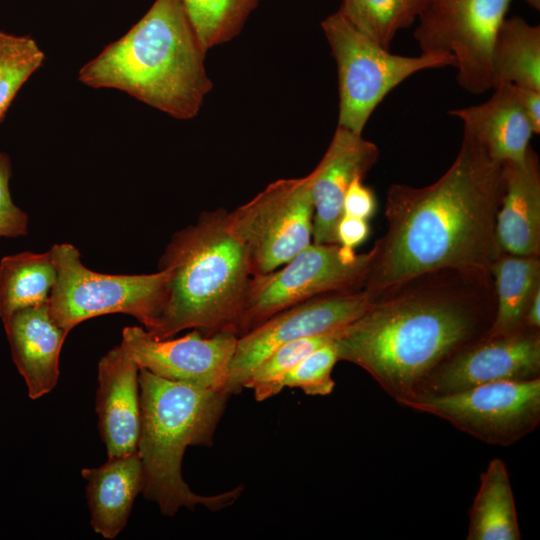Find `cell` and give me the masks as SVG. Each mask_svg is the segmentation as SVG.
Segmentation results:
<instances>
[{"label": "cell", "instance_id": "ffe728a7", "mask_svg": "<svg viewBox=\"0 0 540 540\" xmlns=\"http://www.w3.org/2000/svg\"><path fill=\"white\" fill-rule=\"evenodd\" d=\"M81 474L87 481L92 529L105 539H114L125 528L143 489V467L137 451L110 457L99 467L82 469Z\"/></svg>", "mask_w": 540, "mask_h": 540}, {"label": "cell", "instance_id": "836d02e7", "mask_svg": "<svg viewBox=\"0 0 540 540\" xmlns=\"http://www.w3.org/2000/svg\"><path fill=\"white\" fill-rule=\"evenodd\" d=\"M524 324L535 330H540V287L533 293L528 304Z\"/></svg>", "mask_w": 540, "mask_h": 540}, {"label": "cell", "instance_id": "ba28073f", "mask_svg": "<svg viewBox=\"0 0 540 540\" xmlns=\"http://www.w3.org/2000/svg\"><path fill=\"white\" fill-rule=\"evenodd\" d=\"M369 251L356 254L334 244L311 243L281 267L251 278L237 336L271 316L319 295L363 288Z\"/></svg>", "mask_w": 540, "mask_h": 540}, {"label": "cell", "instance_id": "9c48e42d", "mask_svg": "<svg viewBox=\"0 0 540 540\" xmlns=\"http://www.w3.org/2000/svg\"><path fill=\"white\" fill-rule=\"evenodd\" d=\"M511 0H428L414 38L421 53L454 59L459 85L471 94L494 87L492 47Z\"/></svg>", "mask_w": 540, "mask_h": 540}, {"label": "cell", "instance_id": "7c38bea8", "mask_svg": "<svg viewBox=\"0 0 540 540\" xmlns=\"http://www.w3.org/2000/svg\"><path fill=\"white\" fill-rule=\"evenodd\" d=\"M364 289L316 296L287 308L237 338L225 390L238 394L253 370L279 346L344 327L371 304Z\"/></svg>", "mask_w": 540, "mask_h": 540}, {"label": "cell", "instance_id": "5bb4252c", "mask_svg": "<svg viewBox=\"0 0 540 540\" xmlns=\"http://www.w3.org/2000/svg\"><path fill=\"white\" fill-rule=\"evenodd\" d=\"M237 338L231 332L204 336L193 329L180 338L157 339L143 327L128 326L122 331L121 345L139 368L155 375L202 388L225 390Z\"/></svg>", "mask_w": 540, "mask_h": 540}, {"label": "cell", "instance_id": "4fadbf2b", "mask_svg": "<svg viewBox=\"0 0 540 540\" xmlns=\"http://www.w3.org/2000/svg\"><path fill=\"white\" fill-rule=\"evenodd\" d=\"M539 377L540 330L525 325L505 334H486L461 348L429 374L414 397L445 395L491 382Z\"/></svg>", "mask_w": 540, "mask_h": 540}, {"label": "cell", "instance_id": "f546056e", "mask_svg": "<svg viewBox=\"0 0 540 540\" xmlns=\"http://www.w3.org/2000/svg\"><path fill=\"white\" fill-rule=\"evenodd\" d=\"M11 175L10 158L0 152V237L16 238L28 233V216L12 200L9 189Z\"/></svg>", "mask_w": 540, "mask_h": 540}, {"label": "cell", "instance_id": "8992f818", "mask_svg": "<svg viewBox=\"0 0 540 540\" xmlns=\"http://www.w3.org/2000/svg\"><path fill=\"white\" fill-rule=\"evenodd\" d=\"M49 251L57 272L49 313L67 333L85 320L111 313L133 316L148 332L156 327L168 299V270L104 274L84 266L72 244H54Z\"/></svg>", "mask_w": 540, "mask_h": 540}, {"label": "cell", "instance_id": "277c9868", "mask_svg": "<svg viewBox=\"0 0 540 540\" xmlns=\"http://www.w3.org/2000/svg\"><path fill=\"white\" fill-rule=\"evenodd\" d=\"M159 269L170 274L168 299L149 334L167 339L195 329L204 336L237 335L253 273L248 251L231 227L229 212L222 208L203 212L195 224L176 232L161 256Z\"/></svg>", "mask_w": 540, "mask_h": 540}, {"label": "cell", "instance_id": "484cf974", "mask_svg": "<svg viewBox=\"0 0 540 540\" xmlns=\"http://www.w3.org/2000/svg\"><path fill=\"white\" fill-rule=\"evenodd\" d=\"M206 50L237 36L259 0H181Z\"/></svg>", "mask_w": 540, "mask_h": 540}, {"label": "cell", "instance_id": "1f68e13d", "mask_svg": "<svg viewBox=\"0 0 540 540\" xmlns=\"http://www.w3.org/2000/svg\"><path fill=\"white\" fill-rule=\"evenodd\" d=\"M368 220L343 214L337 225V242L341 246L355 250L369 236Z\"/></svg>", "mask_w": 540, "mask_h": 540}, {"label": "cell", "instance_id": "6da1fadb", "mask_svg": "<svg viewBox=\"0 0 540 540\" xmlns=\"http://www.w3.org/2000/svg\"><path fill=\"white\" fill-rule=\"evenodd\" d=\"M496 310L490 271L444 268L373 295L369 307L334 341L399 404L461 348L484 337Z\"/></svg>", "mask_w": 540, "mask_h": 540}, {"label": "cell", "instance_id": "d4e9b609", "mask_svg": "<svg viewBox=\"0 0 540 540\" xmlns=\"http://www.w3.org/2000/svg\"><path fill=\"white\" fill-rule=\"evenodd\" d=\"M428 0H342L339 11L362 33L382 47L398 31L418 19Z\"/></svg>", "mask_w": 540, "mask_h": 540}, {"label": "cell", "instance_id": "4dcf8cb0", "mask_svg": "<svg viewBox=\"0 0 540 540\" xmlns=\"http://www.w3.org/2000/svg\"><path fill=\"white\" fill-rule=\"evenodd\" d=\"M375 210L373 191L363 184V177L354 178L344 196L343 214L368 220Z\"/></svg>", "mask_w": 540, "mask_h": 540}, {"label": "cell", "instance_id": "9a60e30c", "mask_svg": "<svg viewBox=\"0 0 540 540\" xmlns=\"http://www.w3.org/2000/svg\"><path fill=\"white\" fill-rule=\"evenodd\" d=\"M378 147L362 134L338 126L321 161L310 172L314 204L313 243L334 244L345 193L377 163Z\"/></svg>", "mask_w": 540, "mask_h": 540}, {"label": "cell", "instance_id": "e575fe53", "mask_svg": "<svg viewBox=\"0 0 540 540\" xmlns=\"http://www.w3.org/2000/svg\"><path fill=\"white\" fill-rule=\"evenodd\" d=\"M525 3H527L529 6L534 8L535 10H540V0H523Z\"/></svg>", "mask_w": 540, "mask_h": 540}, {"label": "cell", "instance_id": "f1b7e54d", "mask_svg": "<svg viewBox=\"0 0 540 540\" xmlns=\"http://www.w3.org/2000/svg\"><path fill=\"white\" fill-rule=\"evenodd\" d=\"M334 341L315 350L287 372L276 383L275 395L286 387L299 388L311 396L329 395L335 387L332 370L339 361Z\"/></svg>", "mask_w": 540, "mask_h": 540}, {"label": "cell", "instance_id": "30bf717a", "mask_svg": "<svg viewBox=\"0 0 540 540\" xmlns=\"http://www.w3.org/2000/svg\"><path fill=\"white\" fill-rule=\"evenodd\" d=\"M314 204L310 173L279 179L229 212L248 251L253 276L271 272L312 243Z\"/></svg>", "mask_w": 540, "mask_h": 540}, {"label": "cell", "instance_id": "5b68a950", "mask_svg": "<svg viewBox=\"0 0 540 540\" xmlns=\"http://www.w3.org/2000/svg\"><path fill=\"white\" fill-rule=\"evenodd\" d=\"M140 433L137 453L144 485L143 496L165 516L181 508L203 506L219 511L234 504L243 488L204 496L191 490L182 477V459L189 446H212L225 411V390H212L172 381L139 368Z\"/></svg>", "mask_w": 540, "mask_h": 540}, {"label": "cell", "instance_id": "e0dca14e", "mask_svg": "<svg viewBox=\"0 0 540 540\" xmlns=\"http://www.w3.org/2000/svg\"><path fill=\"white\" fill-rule=\"evenodd\" d=\"M3 324L29 397L38 399L51 392L58 382L59 357L68 333L54 322L48 303L18 310Z\"/></svg>", "mask_w": 540, "mask_h": 540}, {"label": "cell", "instance_id": "4316f807", "mask_svg": "<svg viewBox=\"0 0 540 540\" xmlns=\"http://www.w3.org/2000/svg\"><path fill=\"white\" fill-rule=\"evenodd\" d=\"M346 326L279 346L253 370L244 388L253 390L257 401L275 396V385L287 372L315 350L337 339Z\"/></svg>", "mask_w": 540, "mask_h": 540}, {"label": "cell", "instance_id": "44dd1931", "mask_svg": "<svg viewBox=\"0 0 540 540\" xmlns=\"http://www.w3.org/2000/svg\"><path fill=\"white\" fill-rule=\"evenodd\" d=\"M521 533L505 463L492 459L480 475L469 512L467 540H519Z\"/></svg>", "mask_w": 540, "mask_h": 540}, {"label": "cell", "instance_id": "2e32d148", "mask_svg": "<svg viewBox=\"0 0 540 540\" xmlns=\"http://www.w3.org/2000/svg\"><path fill=\"white\" fill-rule=\"evenodd\" d=\"M96 413L108 458L137 451L141 421L139 367L121 344L98 363Z\"/></svg>", "mask_w": 540, "mask_h": 540}, {"label": "cell", "instance_id": "d6986e66", "mask_svg": "<svg viewBox=\"0 0 540 540\" xmlns=\"http://www.w3.org/2000/svg\"><path fill=\"white\" fill-rule=\"evenodd\" d=\"M493 90L486 102L452 109L449 114L462 121L464 130L479 141L496 162L520 161L530 147L531 123L514 84L503 83Z\"/></svg>", "mask_w": 540, "mask_h": 540}, {"label": "cell", "instance_id": "7a4b0ae2", "mask_svg": "<svg viewBox=\"0 0 540 540\" xmlns=\"http://www.w3.org/2000/svg\"><path fill=\"white\" fill-rule=\"evenodd\" d=\"M503 192V164L464 130L457 156L434 183L388 189L387 229L369 250L362 289L374 295L444 268L490 271L503 253L496 235Z\"/></svg>", "mask_w": 540, "mask_h": 540}, {"label": "cell", "instance_id": "ac0fdd59", "mask_svg": "<svg viewBox=\"0 0 540 540\" xmlns=\"http://www.w3.org/2000/svg\"><path fill=\"white\" fill-rule=\"evenodd\" d=\"M504 192L496 218L503 253L540 255V167L530 146L520 161L503 163Z\"/></svg>", "mask_w": 540, "mask_h": 540}, {"label": "cell", "instance_id": "8fae6325", "mask_svg": "<svg viewBox=\"0 0 540 540\" xmlns=\"http://www.w3.org/2000/svg\"><path fill=\"white\" fill-rule=\"evenodd\" d=\"M441 418L487 443L509 446L540 422V377L503 380L457 393L414 397L401 404Z\"/></svg>", "mask_w": 540, "mask_h": 540}, {"label": "cell", "instance_id": "7402d4cb", "mask_svg": "<svg viewBox=\"0 0 540 540\" xmlns=\"http://www.w3.org/2000/svg\"><path fill=\"white\" fill-rule=\"evenodd\" d=\"M491 62L494 87L510 83L540 91L539 25L519 16L505 18L495 36Z\"/></svg>", "mask_w": 540, "mask_h": 540}, {"label": "cell", "instance_id": "83f0119b", "mask_svg": "<svg viewBox=\"0 0 540 540\" xmlns=\"http://www.w3.org/2000/svg\"><path fill=\"white\" fill-rule=\"evenodd\" d=\"M45 55L35 40L0 31V120Z\"/></svg>", "mask_w": 540, "mask_h": 540}, {"label": "cell", "instance_id": "52a82bcc", "mask_svg": "<svg viewBox=\"0 0 540 540\" xmlns=\"http://www.w3.org/2000/svg\"><path fill=\"white\" fill-rule=\"evenodd\" d=\"M338 72V126L362 131L375 108L396 86L426 69L454 67L449 55L393 54L357 29L339 10L321 23Z\"/></svg>", "mask_w": 540, "mask_h": 540}, {"label": "cell", "instance_id": "3957f363", "mask_svg": "<svg viewBox=\"0 0 540 540\" xmlns=\"http://www.w3.org/2000/svg\"><path fill=\"white\" fill-rule=\"evenodd\" d=\"M206 51L182 1L155 0L126 34L80 69L78 78L187 120L198 114L213 87L204 65Z\"/></svg>", "mask_w": 540, "mask_h": 540}, {"label": "cell", "instance_id": "603a6c76", "mask_svg": "<svg viewBox=\"0 0 540 540\" xmlns=\"http://www.w3.org/2000/svg\"><path fill=\"white\" fill-rule=\"evenodd\" d=\"M490 272L494 281L496 310L487 335L505 334L525 326L528 304L540 287L539 256L502 253Z\"/></svg>", "mask_w": 540, "mask_h": 540}, {"label": "cell", "instance_id": "d6a6232c", "mask_svg": "<svg viewBox=\"0 0 540 540\" xmlns=\"http://www.w3.org/2000/svg\"><path fill=\"white\" fill-rule=\"evenodd\" d=\"M516 86L519 101L531 123L533 133H540V91L529 87Z\"/></svg>", "mask_w": 540, "mask_h": 540}, {"label": "cell", "instance_id": "cb8c5ba5", "mask_svg": "<svg viewBox=\"0 0 540 540\" xmlns=\"http://www.w3.org/2000/svg\"><path fill=\"white\" fill-rule=\"evenodd\" d=\"M57 272L50 251L22 252L0 261V318L48 301Z\"/></svg>", "mask_w": 540, "mask_h": 540}]
</instances>
